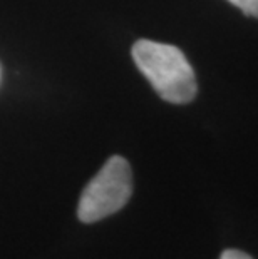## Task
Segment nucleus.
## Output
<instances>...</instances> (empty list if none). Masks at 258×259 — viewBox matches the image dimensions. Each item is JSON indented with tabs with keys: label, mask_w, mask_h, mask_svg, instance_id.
<instances>
[{
	"label": "nucleus",
	"mask_w": 258,
	"mask_h": 259,
	"mask_svg": "<svg viewBox=\"0 0 258 259\" xmlns=\"http://www.w3.org/2000/svg\"><path fill=\"white\" fill-rule=\"evenodd\" d=\"M219 259H251V256H248L246 252L238 251V249H227L222 252Z\"/></svg>",
	"instance_id": "nucleus-4"
},
{
	"label": "nucleus",
	"mask_w": 258,
	"mask_h": 259,
	"mask_svg": "<svg viewBox=\"0 0 258 259\" xmlns=\"http://www.w3.org/2000/svg\"><path fill=\"white\" fill-rule=\"evenodd\" d=\"M228 2L237 5L243 14L258 19V0H228Z\"/></svg>",
	"instance_id": "nucleus-3"
},
{
	"label": "nucleus",
	"mask_w": 258,
	"mask_h": 259,
	"mask_svg": "<svg viewBox=\"0 0 258 259\" xmlns=\"http://www.w3.org/2000/svg\"><path fill=\"white\" fill-rule=\"evenodd\" d=\"M131 194L133 172L129 162L121 156H113L82 191L78 218L82 223L91 224L113 216L126 206Z\"/></svg>",
	"instance_id": "nucleus-2"
},
{
	"label": "nucleus",
	"mask_w": 258,
	"mask_h": 259,
	"mask_svg": "<svg viewBox=\"0 0 258 259\" xmlns=\"http://www.w3.org/2000/svg\"><path fill=\"white\" fill-rule=\"evenodd\" d=\"M133 59L164 101L186 104L195 99L198 85L193 67L178 47L141 38L133 46Z\"/></svg>",
	"instance_id": "nucleus-1"
}]
</instances>
